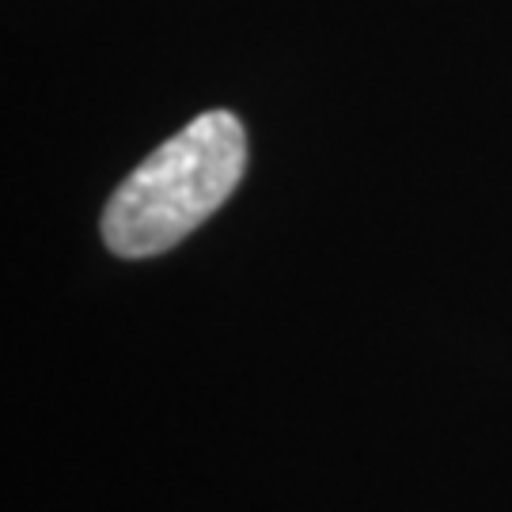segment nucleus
I'll return each instance as SVG.
<instances>
[{"label":"nucleus","mask_w":512,"mask_h":512,"mask_svg":"<svg viewBox=\"0 0 512 512\" xmlns=\"http://www.w3.org/2000/svg\"><path fill=\"white\" fill-rule=\"evenodd\" d=\"M247 133L236 114L205 110L148 156L110 194L103 239L118 258L171 251L209 220L243 179Z\"/></svg>","instance_id":"nucleus-1"}]
</instances>
